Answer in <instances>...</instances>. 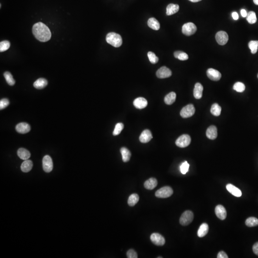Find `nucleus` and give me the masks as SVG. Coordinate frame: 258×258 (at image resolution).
<instances>
[{
  "label": "nucleus",
  "instance_id": "nucleus-1",
  "mask_svg": "<svg viewBox=\"0 0 258 258\" xmlns=\"http://www.w3.org/2000/svg\"><path fill=\"white\" fill-rule=\"evenodd\" d=\"M32 32L34 36L39 41L45 42L51 38V31L46 24L41 22H38L34 24Z\"/></svg>",
  "mask_w": 258,
  "mask_h": 258
},
{
  "label": "nucleus",
  "instance_id": "nucleus-2",
  "mask_svg": "<svg viewBox=\"0 0 258 258\" xmlns=\"http://www.w3.org/2000/svg\"><path fill=\"white\" fill-rule=\"evenodd\" d=\"M106 41L108 44H110L115 47H119L121 46L123 44V40L121 36L114 32H111L107 34Z\"/></svg>",
  "mask_w": 258,
  "mask_h": 258
},
{
  "label": "nucleus",
  "instance_id": "nucleus-3",
  "mask_svg": "<svg viewBox=\"0 0 258 258\" xmlns=\"http://www.w3.org/2000/svg\"><path fill=\"white\" fill-rule=\"evenodd\" d=\"M173 194V190L172 189V188L166 186V187H162L159 190H158L155 192V195L158 198H165L171 196Z\"/></svg>",
  "mask_w": 258,
  "mask_h": 258
},
{
  "label": "nucleus",
  "instance_id": "nucleus-4",
  "mask_svg": "<svg viewBox=\"0 0 258 258\" xmlns=\"http://www.w3.org/2000/svg\"><path fill=\"white\" fill-rule=\"evenodd\" d=\"M194 219V214L190 210L184 211L180 218L179 222L182 226H187L191 223Z\"/></svg>",
  "mask_w": 258,
  "mask_h": 258
},
{
  "label": "nucleus",
  "instance_id": "nucleus-5",
  "mask_svg": "<svg viewBox=\"0 0 258 258\" xmlns=\"http://www.w3.org/2000/svg\"><path fill=\"white\" fill-rule=\"evenodd\" d=\"M191 137L188 135H183L176 140V144L180 148H185L190 144Z\"/></svg>",
  "mask_w": 258,
  "mask_h": 258
},
{
  "label": "nucleus",
  "instance_id": "nucleus-6",
  "mask_svg": "<svg viewBox=\"0 0 258 258\" xmlns=\"http://www.w3.org/2000/svg\"><path fill=\"white\" fill-rule=\"evenodd\" d=\"M197 28L195 24L193 23H187L183 25L182 26V33L184 35L190 36L196 32Z\"/></svg>",
  "mask_w": 258,
  "mask_h": 258
},
{
  "label": "nucleus",
  "instance_id": "nucleus-7",
  "mask_svg": "<svg viewBox=\"0 0 258 258\" xmlns=\"http://www.w3.org/2000/svg\"><path fill=\"white\" fill-rule=\"evenodd\" d=\"M195 113V108L192 104L185 106L181 110L180 115L183 118H187L192 116Z\"/></svg>",
  "mask_w": 258,
  "mask_h": 258
},
{
  "label": "nucleus",
  "instance_id": "nucleus-8",
  "mask_svg": "<svg viewBox=\"0 0 258 258\" xmlns=\"http://www.w3.org/2000/svg\"><path fill=\"white\" fill-rule=\"evenodd\" d=\"M43 168L45 172L49 173L52 171L53 164L51 157L49 155H46L43 158L42 161Z\"/></svg>",
  "mask_w": 258,
  "mask_h": 258
},
{
  "label": "nucleus",
  "instance_id": "nucleus-9",
  "mask_svg": "<svg viewBox=\"0 0 258 258\" xmlns=\"http://www.w3.org/2000/svg\"><path fill=\"white\" fill-rule=\"evenodd\" d=\"M150 239L151 242L157 246H163L165 243L164 237L158 233H154L151 234Z\"/></svg>",
  "mask_w": 258,
  "mask_h": 258
},
{
  "label": "nucleus",
  "instance_id": "nucleus-10",
  "mask_svg": "<svg viewBox=\"0 0 258 258\" xmlns=\"http://www.w3.org/2000/svg\"><path fill=\"white\" fill-rule=\"evenodd\" d=\"M216 39L219 45L224 46L228 42L229 36L226 32H218L216 35Z\"/></svg>",
  "mask_w": 258,
  "mask_h": 258
},
{
  "label": "nucleus",
  "instance_id": "nucleus-11",
  "mask_svg": "<svg viewBox=\"0 0 258 258\" xmlns=\"http://www.w3.org/2000/svg\"><path fill=\"white\" fill-rule=\"evenodd\" d=\"M172 71L167 67H161L157 72V76L159 79H165L172 76Z\"/></svg>",
  "mask_w": 258,
  "mask_h": 258
},
{
  "label": "nucleus",
  "instance_id": "nucleus-12",
  "mask_svg": "<svg viewBox=\"0 0 258 258\" xmlns=\"http://www.w3.org/2000/svg\"><path fill=\"white\" fill-rule=\"evenodd\" d=\"M207 74L208 78L213 81H218L221 78V73L218 71L213 68H209L207 69Z\"/></svg>",
  "mask_w": 258,
  "mask_h": 258
},
{
  "label": "nucleus",
  "instance_id": "nucleus-13",
  "mask_svg": "<svg viewBox=\"0 0 258 258\" xmlns=\"http://www.w3.org/2000/svg\"><path fill=\"white\" fill-rule=\"evenodd\" d=\"M215 213L216 216L221 220H224L227 217V211L223 206L219 205L215 208Z\"/></svg>",
  "mask_w": 258,
  "mask_h": 258
},
{
  "label": "nucleus",
  "instance_id": "nucleus-14",
  "mask_svg": "<svg viewBox=\"0 0 258 258\" xmlns=\"http://www.w3.org/2000/svg\"><path fill=\"white\" fill-rule=\"evenodd\" d=\"M133 103L135 107L138 109H144L148 105V102L146 99L142 97L136 98L135 101H133Z\"/></svg>",
  "mask_w": 258,
  "mask_h": 258
},
{
  "label": "nucleus",
  "instance_id": "nucleus-15",
  "mask_svg": "<svg viewBox=\"0 0 258 258\" xmlns=\"http://www.w3.org/2000/svg\"><path fill=\"white\" fill-rule=\"evenodd\" d=\"M153 138L151 131L149 130H145L142 132L140 136V141L142 143H147L151 140Z\"/></svg>",
  "mask_w": 258,
  "mask_h": 258
},
{
  "label": "nucleus",
  "instance_id": "nucleus-16",
  "mask_svg": "<svg viewBox=\"0 0 258 258\" xmlns=\"http://www.w3.org/2000/svg\"><path fill=\"white\" fill-rule=\"evenodd\" d=\"M15 129L17 132L22 134L28 133L31 130L30 125L26 123H21L18 124L16 126Z\"/></svg>",
  "mask_w": 258,
  "mask_h": 258
},
{
  "label": "nucleus",
  "instance_id": "nucleus-17",
  "mask_svg": "<svg viewBox=\"0 0 258 258\" xmlns=\"http://www.w3.org/2000/svg\"><path fill=\"white\" fill-rule=\"evenodd\" d=\"M206 135L209 139H216L218 136L217 128L216 126L214 125L209 126L206 132Z\"/></svg>",
  "mask_w": 258,
  "mask_h": 258
},
{
  "label": "nucleus",
  "instance_id": "nucleus-18",
  "mask_svg": "<svg viewBox=\"0 0 258 258\" xmlns=\"http://www.w3.org/2000/svg\"><path fill=\"white\" fill-rule=\"evenodd\" d=\"M203 87L200 83H196L194 87L193 94L196 99H200L202 97Z\"/></svg>",
  "mask_w": 258,
  "mask_h": 258
},
{
  "label": "nucleus",
  "instance_id": "nucleus-19",
  "mask_svg": "<svg viewBox=\"0 0 258 258\" xmlns=\"http://www.w3.org/2000/svg\"><path fill=\"white\" fill-rule=\"evenodd\" d=\"M226 188L229 193L234 196L240 197L242 195L241 190L233 184H229L226 185Z\"/></svg>",
  "mask_w": 258,
  "mask_h": 258
},
{
  "label": "nucleus",
  "instance_id": "nucleus-20",
  "mask_svg": "<svg viewBox=\"0 0 258 258\" xmlns=\"http://www.w3.org/2000/svg\"><path fill=\"white\" fill-rule=\"evenodd\" d=\"M157 180L154 178H151L144 182V187L148 190H153L157 185Z\"/></svg>",
  "mask_w": 258,
  "mask_h": 258
},
{
  "label": "nucleus",
  "instance_id": "nucleus-21",
  "mask_svg": "<svg viewBox=\"0 0 258 258\" xmlns=\"http://www.w3.org/2000/svg\"><path fill=\"white\" fill-rule=\"evenodd\" d=\"M179 10V6L178 4H169L166 7V15H171L178 12Z\"/></svg>",
  "mask_w": 258,
  "mask_h": 258
},
{
  "label": "nucleus",
  "instance_id": "nucleus-22",
  "mask_svg": "<svg viewBox=\"0 0 258 258\" xmlns=\"http://www.w3.org/2000/svg\"><path fill=\"white\" fill-rule=\"evenodd\" d=\"M209 225L207 223H203L199 228L198 231V237H202L205 236L209 232Z\"/></svg>",
  "mask_w": 258,
  "mask_h": 258
},
{
  "label": "nucleus",
  "instance_id": "nucleus-23",
  "mask_svg": "<svg viewBox=\"0 0 258 258\" xmlns=\"http://www.w3.org/2000/svg\"><path fill=\"white\" fill-rule=\"evenodd\" d=\"M17 154L20 158L24 160H28L31 156L30 153L26 149L23 148L19 149L17 151Z\"/></svg>",
  "mask_w": 258,
  "mask_h": 258
},
{
  "label": "nucleus",
  "instance_id": "nucleus-24",
  "mask_svg": "<svg viewBox=\"0 0 258 258\" xmlns=\"http://www.w3.org/2000/svg\"><path fill=\"white\" fill-rule=\"evenodd\" d=\"M47 84L48 82L46 79L44 78H40L34 82V86L36 89L40 90L46 87L47 86Z\"/></svg>",
  "mask_w": 258,
  "mask_h": 258
},
{
  "label": "nucleus",
  "instance_id": "nucleus-25",
  "mask_svg": "<svg viewBox=\"0 0 258 258\" xmlns=\"http://www.w3.org/2000/svg\"><path fill=\"white\" fill-rule=\"evenodd\" d=\"M120 151L122 155L123 161L125 162L129 161L131 157V153L130 151L126 147H122L120 150Z\"/></svg>",
  "mask_w": 258,
  "mask_h": 258
},
{
  "label": "nucleus",
  "instance_id": "nucleus-26",
  "mask_svg": "<svg viewBox=\"0 0 258 258\" xmlns=\"http://www.w3.org/2000/svg\"><path fill=\"white\" fill-rule=\"evenodd\" d=\"M147 24L150 28L154 30H158L160 29V23L154 18H151L149 19L147 22Z\"/></svg>",
  "mask_w": 258,
  "mask_h": 258
},
{
  "label": "nucleus",
  "instance_id": "nucleus-27",
  "mask_svg": "<svg viewBox=\"0 0 258 258\" xmlns=\"http://www.w3.org/2000/svg\"><path fill=\"white\" fill-rule=\"evenodd\" d=\"M33 166V162L32 161L29 160H25L21 165V169L23 172L27 173L30 171Z\"/></svg>",
  "mask_w": 258,
  "mask_h": 258
},
{
  "label": "nucleus",
  "instance_id": "nucleus-28",
  "mask_svg": "<svg viewBox=\"0 0 258 258\" xmlns=\"http://www.w3.org/2000/svg\"><path fill=\"white\" fill-rule=\"evenodd\" d=\"M176 97V93L174 92H171L166 95L164 99V101L166 104L171 105L175 102Z\"/></svg>",
  "mask_w": 258,
  "mask_h": 258
},
{
  "label": "nucleus",
  "instance_id": "nucleus-29",
  "mask_svg": "<svg viewBox=\"0 0 258 258\" xmlns=\"http://www.w3.org/2000/svg\"><path fill=\"white\" fill-rule=\"evenodd\" d=\"M139 196L137 194H132L130 195L128 199V204L130 207H133L138 202Z\"/></svg>",
  "mask_w": 258,
  "mask_h": 258
},
{
  "label": "nucleus",
  "instance_id": "nucleus-30",
  "mask_svg": "<svg viewBox=\"0 0 258 258\" xmlns=\"http://www.w3.org/2000/svg\"><path fill=\"white\" fill-rule=\"evenodd\" d=\"M210 112L212 115L215 116H218L221 115V108L218 103H214L211 106Z\"/></svg>",
  "mask_w": 258,
  "mask_h": 258
},
{
  "label": "nucleus",
  "instance_id": "nucleus-31",
  "mask_svg": "<svg viewBox=\"0 0 258 258\" xmlns=\"http://www.w3.org/2000/svg\"><path fill=\"white\" fill-rule=\"evenodd\" d=\"M245 224L248 227L257 226L258 225V219L254 217H250L246 219Z\"/></svg>",
  "mask_w": 258,
  "mask_h": 258
},
{
  "label": "nucleus",
  "instance_id": "nucleus-32",
  "mask_svg": "<svg viewBox=\"0 0 258 258\" xmlns=\"http://www.w3.org/2000/svg\"><path fill=\"white\" fill-rule=\"evenodd\" d=\"M174 57L180 60H187L188 59V56L187 54L183 51H176L174 53Z\"/></svg>",
  "mask_w": 258,
  "mask_h": 258
},
{
  "label": "nucleus",
  "instance_id": "nucleus-33",
  "mask_svg": "<svg viewBox=\"0 0 258 258\" xmlns=\"http://www.w3.org/2000/svg\"><path fill=\"white\" fill-rule=\"evenodd\" d=\"M246 19L248 23H250V24H254L257 21V17H256L255 12L253 11L249 12L247 13V15L246 16Z\"/></svg>",
  "mask_w": 258,
  "mask_h": 258
},
{
  "label": "nucleus",
  "instance_id": "nucleus-34",
  "mask_svg": "<svg viewBox=\"0 0 258 258\" xmlns=\"http://www.w3.org/2000/svg\"><path fill=\"white\" fill-rule=\"evenodd\" d=\"M248 46L251 53L255 54L257 53L258 49V41H251L248 43Z\"/></svg>",
  "mask_w": 258,
  "mask_h": 258
},
{
  "label": "nucleus",
  "instance_id": "nucleus-35",
  "mask_svg": "<svg viewBox=\"0 0 258 258\" xmlns=\"http://www.w3.org/2000/svg\"><path fill=\"white\" fill-rule=\"evenodd\" d=\"M6 82L10 86H13L15 85V80H14L12 74L9 72L6 71L4 74Z\"/></svg>",
  "mask_w": 258,
  "mask_h": 258
},
{
  "label": "nucleus",
  "instance_id": "nucleus-36",
  "mask_svg": "<svg viewBox=\"0 0 258 258\" xmlns=\"http://www.w3.org/2000/svg\"><path fill=\"white\" fill-rule=\"evenodd\" d=\"M233 90L237 92H243L245 90V86L243 83L237 82L233 86Z\"/></svg>",
  "mask_w": 258,
  "mask_h": 258
},
{
  "label": "nucleus",
  "instance_id": "nucleus-37",
  "mask_svg": "<svg viewBox=\"0 0 258 258\" xmlns=\"http://www.w3.org/2000/svg\"><path fill=\"white\" fill-rule=\"evenodd\" d=\"M10 47V43L8 41L5 40L0 43V52H3L8 49Z\"/></svg>",
  "mask_w": 258,
  "mask_h": 258
},
{
  "label": "nucleus",
  "instance_id": "nucleus-38",
  "mask_svg": "<svg viewBox=\"0 0 258 258\" xmlns=\"http://www.w3.org/2000/svg\"><path fill=\"white\" fill-rule=\"evenodd\" d=\"M124 125L122 123H118L116 125H115L114 131L113 132V135L114 136H117L119 135L121 131L123 129Z\"/></svg>",
  "mask_w": 258,
  "mask_h": 258
},
{
  "label": "nucleus",
  "instance_id": "nucleus-39",
  "mask_svg": "<svg viewBox=\"0 0 258 258\" xmlns=\"http://www.w3.org/2000/svg\"><path fill=\"white\" fill-rule=\"evenodd\" d=\"M147 56H148L150 62L152 64H156L158 62L159 58L153 52H149L147 54Z\"/></svg>",
  "mask_w": 258,
  "mask_h": 258
},
{
  "label": "nucleus",
  "instance_id": "nucleus-40",
  "mask_svg": "<svg viewBox=\"0 0 258 258\" xmlns=\"http://www.w3.org/2000/svg\"><path fill=\"white\" fill-rule=\"evenodd\" d=\"M189 168V165L188 164L187 162L185 161L182 163L180 166V171L184 175L188 171Z\"/></svg>",
  "mask_w": 258,
  "mask_h": 258
},
{
  "label": "nucleus",
  "instance_id": "nucleus-41",
  "mask_svg": "<svg viewBox=\"0 0 258 258\" xmlns=\"http://www.w3.org/2000/svg\"><path fill=\"white\" fill-rule=\"evenodd\" d=\"M9 101L7 98H3L0 101V109L3 110L7 107L9 104Z\"/></svg>",
  "mask_w": 258,
  "mask_h": 258
},
{
  "label": "nucleus",
  "instance_id": "nucleus-42",
  "mask_svg": "<svg viewBox=\"0 0 258 258\" xmlns=\"http://www.w3.org/2000/svg\"><path fill=\"white\" fill-rule=\"evenodd\" d=\"M127 257L128 258H137L138 255L135 250L130 249L127 252Z\"/></svg>",
  "mask_w": 258,
  "mask_h": 258
},
{
  "label": "nucleus",
  "instance_id": "nucleus-43",
  "mask_svg": "<svg viewBox=\"0 0 258 258\" xmlns=\"http://www.w3.org/2000/svg\"><path fill=\"white\" fill-rule=\"evenodd\" d=\"M218 258H228V256L227 254L223 251H221L219 253H218V256H217Z\"/></svg>",
  "mask_w": 258,
  "mask_h": 258
},
{
  "label": "nucleus",
  "instance_id": "nucleus-44",
  "mask_svg": "<svg viewBox=\"0 0 258 258\" xmlns=\"http://www.w3.org/2000/svg\"><path fill=\"white\" fill-rule=\"evenodd\" d=\"M252 250L253 251L254 253L255 254L258 256V242L255 243L253 246L252 247Z\"/></svg>",
  "mask_w": 258,
  "mask_h": 258
},
{
  "label": "nucleus",
  "instance_id": "nucleus-45",
  "mask_svg": "<svg viewBox=\"0 0 258 258\" xmlns=\"http://www.w3.org/2000/svg\"><path fill=\"white\" fill-rule=\"evenodd\" d=\"M233 18L235 20H237L239 19V15L237 12H233L232 13Z\"/></svg>",
  "mask_w": 258,
  "mask_h": 258
},
{
  "label": "nucleus",
  "instance_id": "nucleus-46",
  "mask_svg": "<svg viewBox=\"0 0 258 258\" xmlns=\"http://www.w3.org/2000/svg\"><path fill=\"white\" fill-rule=\"evenodd\" d=\"M240 13H241V15L243 17H246L248 13L246 12V10H244V9H242L240 11Z\"/></svg>",
  "mask_w": 258,
  "mask_h": 258
},
{
  "label": "nucleus",
  "instance_id": "nucleus-47",
  "mask_svg": "<svg viewBox=\"0 0 258 258\" xmlns=\"http://www.w3.org/2000/svg\"><path fill=\"white\" fill-rule=\"evenodd\" d=\"M189 1H191V2H193V3H197L198 1H201V0H189Z\"/></svg>",
  "mask_w": 258,
  "mask_h": 258
},
{
  "label": "nucleus",
  "instance_id": "nucleus-48",
  "mask_svg": "<svg viewBox=\"0 0 258 258\" xmlns=\"http://www.w3.org/2000/svg\"><path fill=\"white\" fill-rule=\"evenodd\" d=\"M253 2L256 5H258V0H253Z\"/></svg>",
  "mask_w": 258,
  "mask_h": 258
},
{
  "label": "nucleus",
  "instance_id": "nucleus-49",
  "mask_svg": "<svg viewBox=\"0 0 258 258\" xmlns=\"http://www.w3.org/2000/svg\"><path fill=\"white\" fill-rule=\"evenodd\" d=\"M157 258H162V257H157Z\"/></svg>",
  "mask_w": 258,
  "mask_h": 258
},
{
  "label": "nucleus",
  "instance_id": "nucleus-50",
  "mask_svg": "<svg viewBox=\"0 0 258 258\" xmlns=\"http://www.w3.org/2000/svg\"></svg>",
  "mask_w": 258,
  "mask_h": 258
}]
</instances>
